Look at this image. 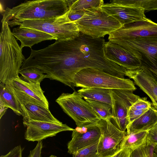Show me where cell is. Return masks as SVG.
Masks as SVG:
<instances>
[{
	"label": "cell",
	"mask_w": 157,
	"mask_h": 157,
	"mask_svg": "<svg viewBox=\"0 0 157 157\" xmlns=\"http://www.w3.org/2000/svg\"><path fill=\"white\" fill-rule=\"evenodd\" d=\"M129 4L144 9L145 12L157 10V0H127Z\"/></svg>",
	"instance_id": "cell-29"
},
{
	"label": "cell",
	"mask_w": 157,
	"mask_h": 157,
	"mask_svg": "<svg viewBox=\"0 0 157 157\" xmlns=\"http://www.w3.org/2000/svg\"><path fill=\"white\" fill-rule=\"evenodd\" d=\"M23 150V148L19 145L15 147L6 154L2 155L0 157H22Z\"/></svg>",
	"instance_id": "cell-33"
},
{
	"label": "cell",
	"mask_w": 157,
	"mask_h": 157,
	"mask_svg": "<svg viewBox=\"0 0 157 157\" xmlns=\"http://www.w3.org/2000/svg\"><path fill=\"white\" fill-rule=\"evenodd\" d=\"M75 22L80 32L96 38L103 37L122 26L101 7L86 10L83 16Z\"/></svg>",
	"instance_id": "cell-7"
},
{
	"label": "cell",
	"mask_w": 157,
	"mask_h": 157,
	"mask_svg": "<svg viewBox=\"0 0 157 157\" xmlns=\"http://www.w3.org/2000/svg\"><path fill=\"white\" fill-rule=\"evenodd\" d=\"M132 151V150L128 148L121 149L111 157H130Z\"/></svg>",
	"instance_id": "cell-36"
},
{
	"label": "cell",
	"mask_w": 157,
	"mask_h": 157,
	"mask_svg": "<svg viewBox=\"0 0 157 157\" xmlns=\"http://www.w3.org/2000/svg\"><path fill=\"white\" fill-rule=\"evenodd\" d=\"M109 91L113 117L110 121L119 129L125 132L129 124L127 118L128 110L140 97L130 90L111 89Z\"/></svg>",
	"instance_id": "cell-9"
},
{
	"label": "cell",
	"mask_w": 157,
	"mask_h": 157,
	"mask_svg": "<svg viewBox=\"0 0 157 157\" xmlns=\"http://www.w3.org/2000/svg\"><path fill=\"white\" fill-rule=\"evenodd\" d=\"M8 108L2 105H0V118L1 119L2 116L6 112Z\"/></svg>",
	"instance_id": "cell-37"
},
{
	"label": "cell",
	"mask_w": 157,
	"mask_h": 157,
	"mask_svg": "<svg viewBox=\"0 0 157 157\" xmlns=\"http://www.w3.org/2000/svg\"><path fill=\"white\" fill-rule=\"evenodd\" d=\"M100 129L97 125L89 127H77L72 131V139L68 143V152L73 155L78 150L99 141Z\"/></svg>",
	"instance_id": "cell-15"
},
{
	"label": "cell",
	"mask_w": 157,
	"mask_h": 157,
	"mask_svg": "<svg viewBox=\"0 0 157 157\" xmlns=\"http://www.w3.org/2000/svg\"><path fill=\"white\" fill-rule=\"evenodd\" d=\"M43 147L42 141L38 142L34 148L30 151L29 157H41V151Z\"/></svg>",
	"instance_id": "cell-35"
},
{
	"label": "cell",
	"mask_w": 157,
	"mask_h": 157,
	"mask_svg": "<svg viewBox=\"0 0 157 157\" xmlns=\"http://www.w3.org/2000/svg\"><path fill=\"white\" fill-rule=\"evenodd\" d=\"M101 8L116 19L122 26L132 23L147 20L144 9L128 3L126 0H113L104 4Z\"/></svg>",
	"instance_id": "cell-11"
},
{
	"label": "cell",
	"mask_w": 157,
	"mask_h": 157,
	"mask_svg": "<svg viewBox=\"0 0 157 157\" xmlns=\"http://www.w3.org/2000/svg\"><path fill=\"white\" fill-rule=\"evenodd\" d=\"M151 103L147 100V97L140 98L130 107L139 110H147L152 106Z\"/></svg>",
	"instance_id": "cell-30"
},
{
	"label": "cell",
	"mask_w": 157,
	"mask_h": 157,
	"mask_svg": "<svg viewBox=\"0 0 157 157\" xmlns=\"http://www.w3.org/2000/svg\"><path fill=\"white\" fill-rule=\"evenodd\" d=\"M119 45L138 59L140 68L157 82V36L110 41Z\"/></svg>",
	"instance_id": "cell-5"
},
{
	"label": "cell",
	"mask_w": 157,
	"mask_h": 157,
	"mask_svg": "<svg viewBox=\"0 0 157 157\" xmlns=\"http://www.w3.org/2000/svg\"><path fill=\"white\" fill-rule=\"evenodd\" d=\"M125 76L133 79L150 98L152 106L157 110V82L140 68L127 70Z\"/></svg>",
	"instance_id": "cell-17"
},
{
	"label": "cell",
	"mask_w": 157,
	"mask_h": 157,
	"mask_svg": "<svg viewBox=\"0 0 157 157\" xmlns=\"http://www.w3.org/2000/svg\"><path fill=\"white\" fill-rule=\"evenodd\" d=\"M76 0H65L66 2L68 8L70 7Z\"/></svg>",
	"instance_id": "cell-38"
},
{
	"label": "cell",
	"mask_w": 157,
	"mask_h": 157,
	"mask_svg": "<svg viewBox=\"0 0 157 157\" xmlns=\"http://www.w3.org/2000/svg\"><path fill=\"white\" fill-rule=\"evenodd\" d=\"M97 125L101 132L97 152L101 157H111L121 149L120 144L126 132L119 129L109 120L101 119Z\"/></svg>",
	"instance_id": "cell-10"
},
{
	"label": "cell",
	"mask_w": 157,
	"mask_h": 157,
	"mask_svg": "<svg viewBox=\"0 0 157 157\" xmlns=\"http://www.w3.org/2000/svg\"><path fill=\"white\" fill-rule=\"evenodd\" d=\"M153 157H157V153L154 152Z\"/></svg>",
	"instance_id": "cell-40"
},
{
	"label": "cell",
	"mask_w": 157,
	"mask_h": 157,
	"mask_svg": "<svg viewBox=\"0 0 157 157\" xmlns=\"http://www.w3.org/2000/svg\"><path fill=\"white\" fill-rule=\"evenodd\" d=\"M14 36L21 42V49L25 47L31 49L34 45L47 40H55L52 35L36 29L19 26L14 28L12 32Z\"/></svg>",
	"instance_id": "cell-18"
},
{
	"label": "cell",
	"mask_w": 157,
	"mask_h": 157,
	"mask_svg": "<svg viewBox=\"0 0 157 157\" xmlns=\"http://www.w3.org/2000/svg\"><path fill=\"white\" fill-rule=\"evenodd\" d=\"M147 131L126 134L120 144V149L128 148L133 151L146 143Z\"/></svg>",
	"instance_id": "cell-23"
},
{
	"label": "cell",
	"mask_w": 157,
	"mask_h": 157,
	"mask_svg": "<svg viewBox=\"0 0 157 157\" xmlns=\"http://www.w3.org/2000/svg\"><path fill=\"white\" fill-rule=\"evenodd\" d=\"M56 101L74 120L77 127L96 126L101 120L89 103L83 99L78 91L75 90L72 94L63 93Z\"/></svg>",
	"instance_id": "cell-6"
},
{
	"label": "cell",
	"mask_w": 157,
	"mask_h": 157,
	"mask_svg": "<svg viewBox=\"0 0 157 157\" xmlns=\"http://www.w3.org/2000/svg\"><path fill=\"white\" fill-rule=\"evenodd\" d=\"M20 78L29 83H40L44 78H47L46 74L41 70L35 68H29L20 70Z\"/></svg>",
	"instance_id": "cell-24"
},
{
	"label": "cell",
	"mask_w": 157,
	"mask_h": 157,
	"mask_svg": "<svg viewBox=\"0 0 157 157\" xmlns=\"http://www.w3.org/2000/svg\"><path fill=\"white\" fill-rule=\"evenodd\" d=\"M8 83L20 104L31 102L49 109V103L41 88L40 83L27 82L19 77Z\"/></svg>",
	"instance_id": "cell-12"
},
{
	"label": "cell",
	"mask_w": 157,
	"mask_h": 157,
	"mask_svg": "<svg viewBox=\"0 0 157 157\" xmlns=\"http://www.w3.org/2000/svg\"><path fill=\"white\" fill-rule=\"evenodd\" d=\"M156 112H157V111H156Z\"/></svg>",
	"instance_id": "cell-42"
},
{
	"label": "cell",
	"mask_w": 157,
	"mask_h": 157,
	"mask_svg": "<svg viewBox=\"0 0 157 157\" xmlns=\"http://www.w3.org/2000/svg\"><path fill=\"white\" fill-rule=\"evenodd\" d=\"M104 4L102 0H76L68 8V10L73 11H85L92 8L101 7Z\"/></svg>",
	"instance_id": "cell-26"
},
{
	"label": "cell",
	"mask_w": 157,
	"mask_h": 157,
	"mask_svg": "<svg viewBox=\"0 0 157 157\" xmlns=\"http://www.w3.org/2000/svg\"><path fill=\"white\" fill-rule=\"evenodd\" d=\"M156 110L153 106L129 124L127 134L147 131L157 123Z\"/></svg>",
	"instance_id": "cell-20"
},
{
	"label": "cell",
	"mask_w": 157,
	"mask_h": 157,
	"mask_svg": "<svg viewBox=\"0 0 157 157\" xmlns=\"http://www.w3.org/2000/svg\"><path fill=\"white\" fill-rule=\"evenodd\" d=\"M26 128L25 139L28 141L38 142L48 137L56 136L58 133L65 131H73L75 129L66 124L60 123L40 121H23Z\"/></svg>",
	"instance_id": "cell-13"
},
{
	"label": "cell",
	"mask_w": 157,
	"mask_h": 157,
	"mask_svg": "<svg viewBox=\"0 0 157 157\" xmlns=\"http://www.w3.org/2000/svg\"><path fill=\"white\" fill-rule=\"evenodd\" d=\"M157 36V24L147 20L125 25L109 35V41L126 40L138 37Z\"/></svg>",
	"instance_id": "cell-14"
},
{
	"label": "cell",
	"mask_w": 157,
	"mask_h": 157,
	"mask_svg": "<svg viewBox=\"0 0 157 157\" xmlns=\"http://www.w3.org/2000/svg\"><path fill=\"white\" fill-rule=\"evenodd\" d=\"M0 34V82L7 83L19 77L25 60L22 49L6 22L2 23Z\"/></svg>",
	"instance_id": "cell-3"
},
{
	"label": "cell",
	"mask_w": 157,
	"mask_h": 157,
	"mask_svg": "<svg viewBox=\"0 0 157 157\" xmlns=\"http://www.w3.org/2000/svg\"><path fill=\"white\" fill-rule=\"evenodd\" d=\"M154 152L157 153V145H155L154 146Z\"/></svg>",
	"instance_id": "cell-39"
},
{
	"label": "cell",
	"mask_w": 157,
	"mask_h": 157,
	"mask_svg": "<svg viewBox=\"0 0 157 157\" xmlns=\"http://www.w3.org/2000/svg\"><path fill=\"white\" fill-rule=\"evenodd\" d=\"M91 106L94 111L101 119L110 120L112 118V106L109 104L90 100H85Z\"/></svg>",
	"instance_id": "cell-25"
},
{
	"label": "cell",
	"mask_w": 157,
	"mask_h": 157,
	"mask_svg": "<svg viewBox=\"0 0 157 157\" xmlns=\"http://www.w3.org/2000/svg\"><path fill=\"white\" fill-rule=\"evenodd\" d=\"M147 110L136 109L129 108L127 116L129 124L140 117Z\"/></svg>",
	"instance_id": "cell-32"
},
{
	"label": "cell",
	"mask_w": 157,
	"mask_h": 157,
	"mask_svg": "<svg viewBox=\"0 0 157 157\" xmlns=\"http://www.w3.org/2000/svg\"></svg>",
	"instance_id": "cell-43"
},
{
	"label": "cell",
	"mask_w": 157,
	"mask_h": 157,
	"mask_svg": "<svg viewBox=\"0 0 157 157\" xmlns=\"http://www.w3.org/2000/svg\"><path fill=\"white\" fill-rule=\"evenodd\" d=\"M49 157H56V156L55 155H51Z\"/></svg>",
	"instance_id": "cell-41"
},
{
	"label": "cell",
	"mask_w": 157,
	"mask_h": 157,
	"mask_svg": "<svg viewBox=\"0 0 157 157\" xmlns=\"http://www.w3.org/2000/svg\"><path fill=\"white\" fill-rule=\"evenodd\" d=\"M74 82L75 87L82 88L96 87L133 91L136 89L134 83L129 79L119 78L92 68L83 69L78 71L74 76Z\"/></svg>",
	"instance_id": "cell-8"
},
{
	"label": "cell",
	"mask_w": 157,
	"mask_h": 157,
	"mask_svg": "<svg viewBox=\"0 0 157 157\" xmlns=\"http://www.w3.org/2000/svg\"><path fill=\"white\" fill-rule=\"evenodd\" d=\"M6 22L11 27L19 26L43 32L53 36L56 40H72L78 36L80 33L76 23L70 20L67 13L62 16L49 19Z\"/></svg>",
	"instance_id": "cell-4"
},
{
	"label": "cell",
	"mask_w": 157,
	"mask_h": 157,
	"mask_svg": "<svg viewBox=\"0 0 157 157\" xmlns=\"http://www.w3.org/2000/svg\"><path fill=\"white\" fill-rule=\"evenodd\" d=\"M0 105L10 108L17 115L22 114L20 104L8 83L0 82Z\"/></svg>",
	"instance_id": "cell-21"
},
{
	"label": "cell",
	"mask_w": 157,
	"mask_h": 157,
	"mask_svg": "<svg viewBox=\"0 0 157 157\" xmlns=\"http://www.w3.org/2000/svg\"><path fill=\"white\" fill-rule=\"evenodd\" d=\"M85 11H73L68 10L67 15L70 20L74 22L81 18L84 15Z\"/></svg>",
	"instance_id": "cell-34"
},
{
	"label": "cell",
	"mask_w": 157,
	"mask_h": 157,
	"mask_svg": "<svg viewBox=\"0 0 157 157\" xmlns=\"http://www.w3.org/2000/svg\"><path fill=\"white\" fill-rule=\"evenodd\" d=\"M78 94L86 100H90L104 102L112 105L109 89L96 87L82 88Z\"/></svg>",
	"instance_id": "cell-22"
},
{
	"label": "cell",
	"mask_w": 157,
	"mask_h": 157,
	"mask_svg": "<svg viewBox=\"0 0 157 157\" xmlns=\"http://www.w3.org/2000/svg\"><path fill=\"white\" fill-rule=\"evenodd\" d=\"M98 142L78 150L72 155V157H101L97 152Z\"/></svg>",
	"instance_id": "cell-27"
},
{
	"label": "cell",
	"mask_w": 157,
	"mask_h": 157,
	"mask_svg": "<svg viewBox=\"0 0 157 157\" xmlns=\"http://www.w3.org/2000/svg\"><path fill=\"white\" fill-rule=\"evenodd\" d=\"M20 104L23 121L61 122L55 117L49 109L43 106L31 102H26Z\"/></svg>",
	"instance_id": "cell-19"
},
{
	"label": "cell",
	"mask_w": 157,
	"mask_h": 157,
	"mask_svg": "<svg viewBox=\"0 0 157 157\" xmlns=\"http://www.w3.org/2000/svg\"><path fill=\"white\" fill-rule=\"evenodd\" d=\"M105 52L106 57L127 70L140 68L138 59L122 46L110 41L105 42Z\"/></svg>",
	"instance_id": "cell-16"
},
{
	"label": "cell",
	"mask_w": 157,
	"mask_h": 157,
	"mask_svg": "<svg viewBox=\"0 0 157 157\" xmlns=\"http://www.w3.org/2000/svg\"><path fill=\"white\" fill-rule=\"evenodd\" d=\"M68 10L65 0H25L4 10L1 22L51 18L63 15Z\"/></svg>",
	"instance_id": "cell-2"
},
{
	"label": "cell",
	"mask_w": 157,
	"mask_h": 157,
	"mask_svg": "<svg viewBox=\"0 0 157 157\" xmlns=\"http://www.w3.org/2000/svg\"><path fill=\"white\" fill-rule=\"evenodd\" d=\"M154 146L146 143L143 146L132 151L130 157H153Z\"/></svg>",
	"instance_id": "cell-28"
},
{
	"label": "cell",
	"mask_w": 157,
	"mask_h": 157,
	"mask_svg": "<svg viewBox=\"0 0 157 157\" xmlns=\"http://www.w3.org/2000/svg\"><path fill=\"white\" fill-rule=\"evenodd\" d=\"M146 143L155 146L157 145V123L147 131Z\"/></svg>",
	"instance_id": "cell-31"
},
{
	"label": "cell",
	"mask_w": 157,
	"mask_h": 157,
	"mask_svg": "<svg viewBox=\"0 0 157 157\" xmlns=\"http://www.w3.org/2000/svg\"><path fill=\"white\" fill-rule=\"evenodd\" d=\"M105 42L103 37L94 38L81 32L78 36L72 40H56L49 45L45 55L50 75L55 80L74 90L75 76L86 68L99 69L124 78L127 70L106 57Z\"/></svg>",
	"instance_id": "cell-1"
}]
</instances>
